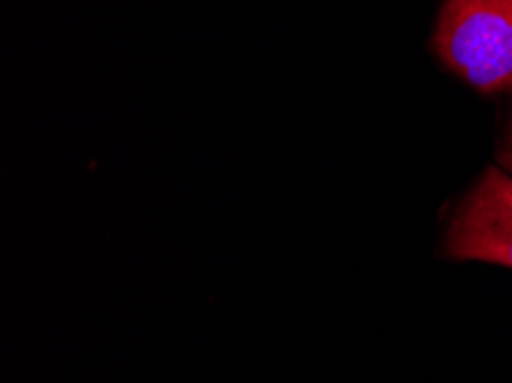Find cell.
I'll use <instances>...</instances> for the list:
<instances>
[{
  "label": "cell",
  "instance_id": "6da1fadb",
  "mask_svg": "<svg viewBox=\"0 0 512 383\" xmlns=\"http://www.w3.org/2000/svg\"><path fill=\"white\" fill-rule=\"evenodd\" d=\"M444 65L485 95L512 88V0H446L432 39Z\"/></svg>",
  "mask_w": 512,
  "mask_h": 383
},
{
  "label": "cell",
  "instance_id": "277c9868",
  "mask_svg": "<svg viewBox=\"0 0 512 383\" xmlns=\"http://www.w3.org/2000/svg\"><path fill=\"white\" fill-rule=\"evenodd\" d=\"M510 95H512V88H510Z\"/></svg>",
  "mask_w": 512,
  "mask_h": 383
},
{
  "label": "cell",
  "instance_id": "7a4b0ae2",
  "mask_svg": "<svg viewBox=\"0 0 512 383\" xmlns=\"http://www.w3.org/2000/svg\"><path fill=\"white\" fill-rule=\"evenodd\" d=\"M446 257L512 269V175L487 168L455 207L444 237Z\"/></svg>",
  "mask_w": 512,
  "mask_h": 383
},
{
  "label": "cell",
  "instance_id": "3957f363",
  "mask_svg": "<svg viewBox=\"0 0 512 383\" xmlns=\"http://www.w3.org/2000/svg\"><path fill=\"white\" fill-rule=\"evenodd\" d=\"M496 161H499V168L512 175V113L508 115L506 127H503L499 150H496Z\"/></svg>",
  "mask_w": 512,
  "mask_h": 383
}]
</instances>
